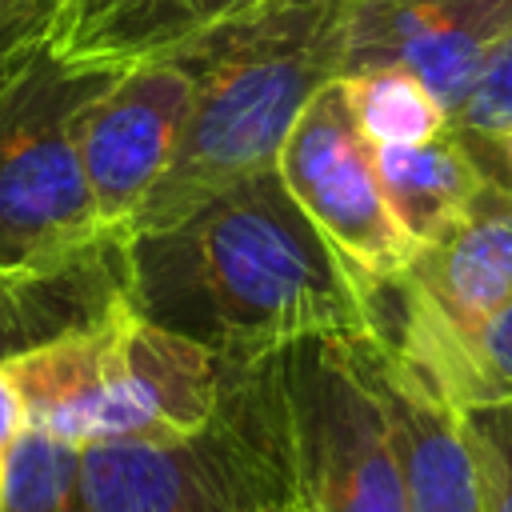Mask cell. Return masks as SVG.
<instances>
[{
    "label": "cell",
    "instance_id": "obj_1",
    "mask_svg": "<svg viewBox=\"0 0 512 512\" xmlns=\"http://www.w3.org/2000/svg\"><path fill=\"white\" fill-rule=\"evenodd\" d=\"M376 288L288 196L276 168L128 240V300L216 360L300 340H376Z\"/></svg>",
    "mask_w": 512,
    "mask_h": 512
},
{
    "label": "cell",
    "instance_id": "obj_2",
    "mask_svg": "<svg viewBox=\"0 0 512 512\" xmlns=\"http://www.w3.org/2000/svg\"><path fill=\"white\" fill-rule=\"evenodd\" d=\"M348 12L352 0H268L176 52L192 68V104L132 236L168 228L224 188L276 168L304 104L344 72Z\"/></svg>",
    "mask_w": 512,
    "mask_h": 512
},
{
    "label": "cell",
    "instance_id": "obj_3",
    "mask_svg": "<svg viewBox=\"0 0 512 512\" xmlns=\"http://www.w3.org/2000/svg\"><path fill=\"white\" fill-rule=\"evenodd\" d=\"M4 368L16 380L28 428L76 448L192 440L220 400V360L148 320L128 296L92 324L4 360Z\"/></svg>",
    "mask_w": 512,
    "mask_h": 512
},
{
    "label": "cell",
    "instance_id": "obj_4",
    "mask_svg": "<svg viewBox=\"0 0 512 512\" xmlns=\"http://www.w3.org/2000/svg\"><path fill=\"white\" fill-rule=\"evenodd\" d=\"M112 72L60 64L44 44L0 92V272L76 260L124 232L96 216L76 120Z\"/></svg>",
    "mask_w": 512,
    "mask_h": 512
},
{
    "label": "cell",
    "instance_id": "obj_5",
    "mask_svg": "<svg viewBox=\"0 0 512 512\" xmlns=\"http://www.w3.org/2000/svg\"><path fill=\"white\" fill-rule=\"evenodd\" d=\"M304 480L316 512H408L384 412L356 344L320 336L280 348Z\"/></svg>",
    "mask_w": 512,
    "mask_h": 512
},
{
    "label": "cell",
    "instance_id": "obj_6",
    "mask_svg": "<svg viewBox=\"0 0 512 512\" xmlns=\"http://www.w3.org/2000/svg\"><path fill=\"white\" fill-rule=\"evenodd\" d=\"M276 176L364 280L388 284L412 268L416 244L384 200L372 144L356 128L340 80L304 104L276 152Z\"/></svg>",
    "mask_w": 512,
    "mask_h": 512
},
{
    "label": "cell",
    "instance_id": "obj_7",
    "mask_svg": "<svg viewBox=\"0 0 512 512\" xmlns=\"http://www.w3.org/2000/svg\"><path fill=\"white\" fill-rule=\"evenodd\" d=\"M192 104V68L180 56L120 68L76 120L80 164L96 216L108 232L132 236L136 212L168 172Z\"/></svg>",
    "mask_w": 512,
    "mask_h": 512
},
{
    "label": "cell",
    "instance_id": "obj_8",
    "mask_svg": "<svg viewBox=\"0 0 512 512\" xmlns=\"http://www.w3.org/2000/svg\"><path fill=\"white\" fill-rule=\"evenodd\" d=\"M228 512H316L280 352L220 360V400L196 436Z\"/></svg>",
    "mask_w": 512,
    "mask_h": 512
},
{
    "label": "cell",
    "instance_id": "obj_9",
    "mask_svg": "<svg viewBox=\"0 0 512 512\" xmlns=\"http://www.w3.org/2000/svg\"><path fill=\"white\" fill-rule=\"evenodd\" d=\"M508 36L512 0H352L340 76L400 68L452 116Z\"/></svg>",
    "mask_w": 512,
    "mask_h": 512
},
{
    "label": "cell",
    "instance_id": "obj_10",
    "mask_svg": "<svg viewBox=\"0 0 512 512\" xmlns=\"http://www.w3.org/2000/svg\"><path fill=\"white\" fill-rule=\"evenodd\" d=\"M360 368L384 412V432L400 468L408 512H488L464 440L460 408L392 344L352 340Z\"/></svg>",
    "mask_w": 512,
    "mask_h": 512
},
{
    "label": "cell",
    "instance_id": "obj_11",
    "mask_svg": "<svg viewBox=\"0 0 512 512\" xmlns=\"http://www.w3.org/2000/svg\"><path fill=\"white\" fill-rule=\"evenodd\" d=\"M376 316V340L408 356L452 408L512 404V300L476 324H456L404 272L376 288Z\"/></svg>",
    "mask_w": 512,
    "mask_h": 512
},
{
    "label": "cell",
    "instance_id": "obj_12",
    "mask_svg": "<svg viewBox=\"0 0 512 512\" xmlns=\"http://www.w3.org/2000/svg\"><path fill=\"white\" fill-rule=\"evenodd\" d=\"M268 0H52L44 48L84 72H120L184 52Z\"/></svg>",
    "mask_w": 512,
    "mask_h": 512
},
{
    "label": "cell",
    "instance_id": "obj_13",
    "mask_svg": "<svg viewBox=\"0 0 512 512\" xmlns=\"http://www.w3.org/2000/svg\"><path fill=\"white\" fill-rule=\"evenodd\" d=\"M128 240H108L64 264L0 272V360L44 348L128 296Z\"/></svg>",
    "mask_w": 512,
    "mask_h": 512
},
{
    "label": "cell",
    "instance_id": "obj_14",
    "mask_svg": "<svg viewBox=\"0 0 512 512\" xmlns=\"http://www.w3.org/2000/svg\"><path fill=\"white\" fill-rule=\"evenodd\" d=\"M72 512H228L200 440L88 444L72 488Z\"/></svg>",
    "mask_w": 512,
    "mask_h": 512
},
{
    "label": "cell",
    "instance_id": "obj_15",
    "mask_svg": "<svg viewBox=\"0 0 512 512\" xmlns=\"http://www.w3.org/2000/svg\"><path fill=\"white\" fill-rule=\"evenodd\" d=\"M408 280L456 324H476L512 300V196L484 184L464 216L420 244Z\"/></svg>",
    "mask_w": 512,
    "mask_h": 512
},
{
    "label": "cell",
    "instance_id": "obj_16",
    "mask_svg": "<svg viewBox=\"0 0 512 512\" xmlns=\"http://www.w3.org/2000/svg\"><path fill=\"white\" fill-rule=\"evenodd\" d=\"M372 164L396 224L416 248L444 236L488 184L472 152L452 132L428 144L372 148Z\"/></svg>",
    "mask_w": 512,
    "mask_h": 512
},
{
    "label": "cell",
    "instance_id": "obj_17",
    "mask_svg": "<svg viewBox=\"0 0 512 512\" xmlns=\"http://www.w3.org/2000/svg\"><path fill=\"white\" fill-rule=\"evenodd\" d=\"M344 100L360 136L372 148H408L428 144L448 132V112L440 100L400 68H372L340 76Z\"/></svg>",
    "mask_w": 512,
    "mask_h": 512
},
{
    "label": "cell",
    "instance_id": "obj_18",
    "mask_svg": "<svg viewBox=\"0 0 512 512\" xmlns=\"http://www.w3.org/2000/svg\"><path fill=\"white\" fill-rule=\"evenodd\" d=\"M76 472H80L76 444L24 424L8 456L0 512H72Z\"/></svg>",
    "mask_w": 512,
    "mask_h": 512
},
{
    "label": "cell",
    "instance_id": "obj_19",
    "mask_svg": "<svg viewBox=\"0 0 512 512\" xmlns=\"http://www.w3.org/2000/svg\"><path fill=\"white\" fill-rule=\"evenodd\" d=\"M464 440L488 512H512V404L464 408Z\"/></svg>",
    "mask_w": 512,
    "mask_h": 512
},
{
    "label": "cell",
    "instance_id": "obj_20",
    "mask_svg": "<svg viewBox=\"0 0 512 512\" xmlns=\"http://www.w3.org/2000/svg\"><path fill=\"white\" fill-rule=\"evenodd\" d=\"M512 128V36L488 56L464 100L448 116V132L456 140H480Z\"/></svg>",
    "mask_w": 512,
    "mask_h": 512
},
{
    "label": "cell",
    "instance_id": "obj_21",
    "mask_svg": "<svg viewBox=\"0 0 512 512\" xmlns=\"http://www.w3.org/2000/svg\"><path fill=\"white\" fill-rule=\"evenodd\" d=\"M44 24H48V16L0 12V92L24 68V60L44 44Z\"/></svg>",
    "mask_w": 512,
    "mask_h": 512
},
{
    "label": "cell",
    "instance_id": "obj_22",
    "mask_svg": "<svg viewBox=\"0 0 512 512\" xmlns=\"http://www.w3.org/2000/svg\"><path fill=\"white\" fill-rule=\"evenodd\" d=\"M28 416H24V400L16 392V380L8 376L4 360H0V496H4V476H8V456L24 432Z\"/></svg>",
    "mask_w": 512,
    "mask_h": 512
},
{
    "label": "cell",
    "instance_id": "obj_23",
    "mask_svg": "<svg viewBox=\"0 0 512 512\" xmlns=\"http://www.w3.org/2000/svg\"><path fill=\"white\" fill-rule=\"evenodd\" d=\"M460 144L472 152V160L480 164V172L512 196V128L508 132H496V136H480V140H460Z\"/></svg>",
    "mask_w": 512,
    "mask_h": 512
},
{
    "label": "cell",
    "instance_id": "obj_24",
    "mask_svg": "<svg viewBox=\"0 0 512 512\" xmlns=\"http://www.w3.org/2000/svg\"><path fill=\"white\" fill-rule=\"evenodd\" d=\"M0 12H24V16H48L52 0H0Z\"/></svg>",
    "mask_w": 512,
    "mask_h": 512
}]
</instances>
